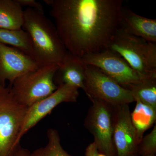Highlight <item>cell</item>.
Instances as JSON below:
<instances>
[{"label": "cell", "mask_w": 156, "mask_h": 156, "mask_svg": "<svg viewBox=\"0 0 156 156\" xmlns=\"http://www.w3.org/2000/svg\"><path fill=\"white\" fill-rule=\"evenodd\" d=\"M69 53L83 58L108 49L119 27L122 0H44Z\"/></svg>", "instance_id": "6da1fadb"}, {"label": "cell", "mask_w": 156, "mask_h": 156, "mask_svg": "<svg viewBox=\"0 0 156 156\" xmlns=\"http://www.w3.org/2000/svg\"><path fill=\"white\" fill-rule=\"evenodd\" d=\"M30 37L34 59L41 65L54 64L60 66L68 52L62 42L55 24L44 13L26 8L23 26Z\"/></svg>", "instance_id": "7a4b0ae2"}, {"label": "cell", "mask_w": 156, "mask_h": 156, "mask_svg": "<svg viewBox=\"0 0 156 156\" xmlns=\"http://www.w3.org/2000/svg\"><path fill=\"white\" fill-rule=\"evenodd\" d=\"M108 49L120 55L146 78H156V43L133 35L120 27Z\"/></svg>", "instance_id": "3957f363"}, {"label": "cell", "mask_w": 156, "mask_h": 156, "mask_svg": "<svg viewBox=\"0 0 156 156\" xmlns=\"http://www.w3.org/2000/svg\"><path fill=\"white\" fill-rule=\"evenodd\" d=\"M58 66L54 64L42 65L17 78L11 86L15 100L29 107L52 94L58 87L54 77Z\"/></svg>", "instance_id": "277c9868"}, {"label": "cell", "mask_w": 156, "mask_h": 156, "mask_svg": "<svg viewBox=\"0 0 156 156\" xmlns=\"http://www.w3.org/2000/svg\"><path fill=\"white\" fill-rule=\"evenodd\" d=\"M28 107L15 100L11 86L0 85V156H11Z\"/></svg>", "instance_id": "5b68a950"}, {"label": "cell", "mask_w": 156, "mask_h": 156, "mask_svg": "<svg viewBox=\"0 0 156 156\" xmlns=\"http://www.w3.org/2000/svg\"><path fill=\"white\" fill-rule=\"evenodd\" d=\"M92 105L88 110L84 125L93 135L100 152L117 156L113 141L114 106L100 99L90 98Z\"/></svg>", "instance_id": "8992f818"}, {"label": "cell", "mask_w": 156, "mask_h": 156, "mask_svg": "<svg viewBox=\"0 0 156 156\" xmlns=\"http://www.w3.org/2000/svg\"><path fill=\"white\" fill-rule=\"evenodd\" d=\"M84 91L89 98L103 100L113 106L135 101L131 90L122 86L98 68L87 65Z\"/></svg>", "instance_id": "52a82bcc"}, {"label": "cell", "mask_w": 156, "mask_h": 156, "mask_svg": "<svg viewBox=\"0 0 156 156\" xmlns=\"http://www.w3.org/2000/svg\"><path fill=\"white\" fill-rule=\"evenodd\" d=\"M82 58L86 64L99 69L124 88L146 79L133 69L122 57L109 49Z\"/></svg>", "instance_id": "ba28073f"}, {"label": "cell", "mask_w": 156, "mask_h": 156, "mask_svg": "<svg viewBox=\"0 0 156 156\" xmlns=\"http://www.w3.org/2000/svg\"><path fill=\"white\" fill-rule=\"evenodd\" d=\"M78 90L77 88L66 84L58 85L52 94L29 107L16 141V146L19 145L24 134L58 105L63 102H76L80 95Z\"/></svg>", "instance_id": "9c48e42d"}, {"label": "cell", "mask_w": 156, "mask_h": 156, "mask_svg": "<svg viewBox=\"0 0 156 156\" xmlns=\"http://www.w3.org/2000/svg\"><path fill=\"white\" fill-rule=\"evenodd\" d=\"M113 141L117 156H140V142L131 122L129 105L114 106Z\"/></svg>", "instance_id": "30bf717a"}, {"label": "cell", "mask_w": 156, "mask_h": 156, "mask_svg": "<svg viewBox=\"0 0 156 156\" xmlns=\"http://www.w3.org/2000/svg\"><path fill=\"white\" fill-rule=\"evenodd\" d=\"M41 66L22 51L0 43V85L9 81L11 86L17 78Z\"/></svg>", "instance_id": "8fae6325"}, {"label": "cell", "mask_w": 156, "mask_h": 156, "mask_svg": "<svg viewBox=\"0 0 156 156\" xmlns=\"http://www.w3.org/2000/svg\"><path fill=\"white\" fill-rule=\"evenodd\" d=\"M87 64L82 58L68 52L63 63L58 66L54 77L58 85L66 84L84 90Z\"/></svg>", "instance_id": "7c38bea8"}, {"label": "cell", "mask_w": 156, "mask_h": 156, "mask_svg": "<svg viewBox=\"0 0 156 156\" xmlns=\"http://www.w3.org/2000/svg\"><path fill=\"white\" fill-rule=\"evenodd\" d=\"M120 27L135 36L156 43V19L142 17L122 8Z\"/></svg>", "instance_id": "4fadbf2b"}, {"label": "cell", "mask_w": 156, "mask_h": 156, "mask_svg": "<svg viewBox=\"0 0 156 156\" xmlns=\"http://www.w3.org/2000/svg\"><path fill=\"white\" fill-rule=\"evenodd\" d=\"M23 23L24 11L16 0H0V29H21Z\"/></svg>", "instance_id": "5bb4252c"}, {"label": "cell", "mask_w": 156, "mask_h": 156, "mask_svg": "<svg viewBox=\"0 0 156 156\" xmlns=\"http://www.w3.org/2000/svg\"><path fill=\"white\" fill-rule=\"evenodd\" d=\"M134 99L136 104L131 113V121L141 141L144 132L155 122L156 109L142 103L136 98Z\"/></svg>", "instance_id": "9a60e30c"}, {"label": "cell", "mask_w": 156, "mask_h": 156, "mask_svg": "<svg viewBox=\"0 0 156 156\" xmlns=\"http://www.w3.org/2000/svg\"><path fill=\"white\" fill-rule=\"evenodd\" d=\"M0 43L11 45L34 59L31 39L28 33L22 29L17 30L0 29Z\"/></svg>", "instance_id": "2e32d148"}, {"label": "cell", "mask_w": 156, "mask_h": 156, "mask_svg": "<svg viewBox=\"0 0 156 156\" xmlns=\"http://www.w3.org/2000/svg\"><path fill=\"white\" fill-rule=\"evenodd\" d=\"M125 88L131 90L134 98L156 109V78H146Z\"/></svg>", "instance_id": "e0dca14e"}, {"label": "cell", "mask_w": 156, "mask_h": 156, "mask_svg": "<svg viewBox=\"0 0 156 156\" xmlns=\"http://www.w3.org/2000/svg\"><path fill=\"white\" fill-rule=\"evenodd\" d=\"M48 143L44 147L32 152L34 156H70L62 146L58 131L50 128L47 131Z\"/></svg>", "instance_id": "ac0fdd59"}, {"label": "cell", "mask_w": 156, "mask_h": 156, "mask_svg": "<svg viewBox=\"0 0 156 156\" xmlns=\"http://www.w3.org/2000/svg\"><path fill=\"white\" fill-rule=\"evenodd\" d=\"M139 152L141 156L156 155V125L149 134L143 137L139 145Z\"/></svg>", "instance_id": "d6986e66"}, {"label": "cell", "mask_w": 156, "mask_h": 156, "mask_svg": "<svg viewBox=\"0 0 156 156\" xmlns=\"http://www.w3.org/2000/svg\"><path fill=\"white\" fill-rule=\"evenodd\" d=\"M21 7L34 9L41 11H44V8L41 3L34 0H16Z\"/></svg>", "instance_id": "ffe728a7"}, {"label": "cell", "mask_w": 156, "mask_h": 156, "mask_svg": "<svg viewBox=\"0 0 156 156\" xmlns=\"http://www.w3.org/2000/svg\"><path fill=\"white\" fill-rule=\"evenodd\" d=\"M85 156H107L99 151L94 142L89 144L85 150Z\"/></svg>", "instance_id": "44dd1931"}, {"label": "cell", "mask_w": 156, "mask_h": 156, "mask_svg": "<svg viewBox=\"0 0 156 156\" xmlns=\"http://www.w3.org/2000/svg\"><path fill=\"white\" fill-rule=\"evenodd\" d=\"M11 156H34L32 153L27 149L24 148L19 145L14 150Z\"/></svg>", "instance_id": "7402d4cb"}, {"label": "cell", "mask_w": 156, "mask_h": 156, "mask_svg": "<svg viewBox=\"0 0 156 156\" xmlns=\"http://www.w3.org/2000/svg\"><path fill=\"white\" fill-rule=\"evenodd\" d=\"M148 156H156V155H149Z\"/></svg>", "instance_id": "603a6c76"}]
</instances>
